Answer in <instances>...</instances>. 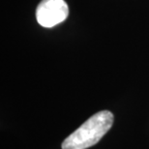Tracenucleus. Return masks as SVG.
Listing matches in <instances>:
<instances>
[{"label": "nucleus", "mask_w": 149, "mask_h": 149, "mask_svg": "<svg viewBox=\"0 0 149 149\" xmlns=\"http://www.w3.org/2000/svg\"><path fill=\"white\" fill-rule=\"evenodd\" d=\"M113 124V114L101 111L87 119L62 142V149H86L100 141Z\"/></svg>", "instance_id": "obj_1"}, {"label": "nucleus", "mask_w": 149, "mask_h": 149, "mask_svg": "<svg viewBox=\"0 0 149 149\" xmlns=\"http://www.w3.org/2000/svg\"><path fill=\"white\" fill-rule=\"evenodd\" d=\"M69 15L64 0H42L36 9V19L43 27L50 28L63 22Z\"/></svg>", "instance_id": "obj_2"}]
</instances>
